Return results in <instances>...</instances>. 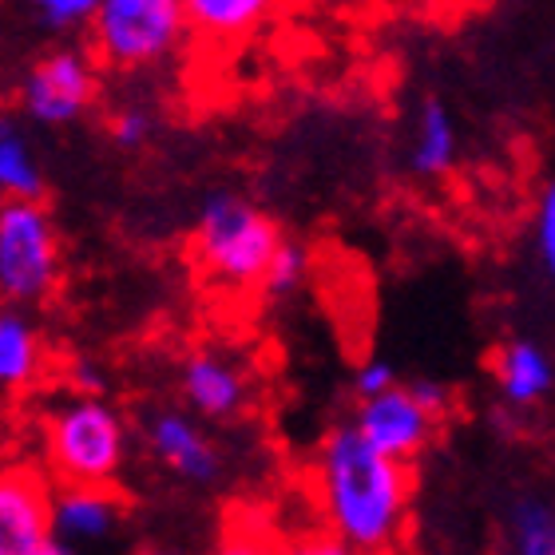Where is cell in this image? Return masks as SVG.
<instances>
[{
  "mask_svg": "<svg viewBox=\"0 0 555 555\" xmlns=\"http://www.w3.org/2000/svg\"><path fill=\"white\" fill-rule=\"evenodd\" d=\"M313 488L341 547L389 552L409 535L416 500L413 464L389 461L361 437L353 421L322 437L313 456Z\"/></svg>",
  "mask_w": 555,
  "mask_h": 555,
  "instance_id": "obj_1",
  "label": "cell"
},
{
  "mask_svg": "<svg viewBox=\"0 0 555 555\" xmlns=\"http://www.w3.org/2000/svg\"><path fill=\"white\" fill-rule=\"evenodd\" d=\"M151 135H155V116H151L147 107L124 104L107 119V139H112L119 151H139Z\"/></svg>",
  "mask_w": 555,
  "mask_h": 555,
  "instance_id": "obj_19",
  "label": "cell"
},
{
  "mask_svg": "<svg viewBox=\"0 0 555 555\" xmlns=\"http://www.w3.org/2000/svg\"><path fill=\"white\" fill-rule=\"evenodd\" d=\"M282 0H183L186 28L210 44H234L258 33Z\"/></svg>",
  "mask_w": 555,
  "mask_h": 555,
  "instance_id": "obj_14",
  "label": "cell"
},
{
  "mask_svg": "<svg viewBox=\"0 0 555 555\" xmlns=\"http://www.w3.org/2000/svg\"><path fill=\"white\" fill-rule=\"evenodd\" d=\"M353 428L389 461L416 464L433 449L440 421H433L425 409L416 405V397L409 393L405 382H397L382 393L361 397L358 413H353Z\"/></svg>",
  "mask_w": 555,
  "mask_h": 555,
  "instance_id": "obj_8",
  "label": "cell"
},
{
  "mask_svg": "<svg viewBox=\"0 0 555 555\" xmlns=\"http://www.w3.org/2000/svg\"><path fill=\"white\" fill-rule=\"evenodd\" d=\"M64 278V246L40 198H0V301L40 306Z\"/></svg>",
  "mask_w": 555,
  "mask_h": 555,
  "instance_id": "obj_5",
  "label": "cell"
},
{
  "mask_svg": "<svg viewBox=\"0 0 555 555\" xmlns=\"http://www.w3.org/2000/svg\"><path fill=\"white\" fill-rule=\"evenodd\" d=\"M68 389L83 397H107V373L88 358H76L68 365Z\"/></svg>",
  "mask_w": 555,
  "mask_h": 555,
  "instance_id": "obj_24",
  "label": "cell"
},
{
  "mask_svg": "<svg viewBox=\"0 0 555 555\" xmlns=\"http://www.w3.org/2000/svg\"><path fill=\"white\" fill-rule=\"evenodd\" d=\"M143 440L155 461L186 485L210 488L222 476V452L207 428L183 409H155L143 421Z\"/></svg>",
  "mask_w": 555,
  "mask_h": 555,
  "instance_id": "obj_9",
  "label": "cell"
},
{
  "mask_svg": "<svg viewBox=\"0 0 555 555\" xmlns=\"http://www.w3.org/2000/svg\"><path fill=\"white\" fill-rule=\"evenodd\" d=\"M492 377H496L500 401L508 409H535L552 397L555 370L552 353H547L535 337H508L500 341L492 353Z\"/></svg>",
  "mask_w": 555,
  "mask_h": 555,
  "instance_id": "obj_12",
  "label": "cell"
},
{
  "mask_svg": "<svg viewBox=\"0 0 555 555\" xmlns=\"http://www.w3.org/2000/svg\"><path fill=\"white\" fill-rule=\"evenodd\" d=\"M92 52L100 68L147 72L159 68L186 44L183 0H95L88 16Z\"/></svg>",
  "mask_w": 555,
  "mask_h": 555,
  "instance_id": "obj_4",
  "label": "cell"
},
{
  "mask_svg": "<svg viewBox=\"0 0 555 555\" xmlns=\"http://www.w3.org/2000/svg\"><path fill=\"white\" fill-rule=\"evenodd\" d=\"M179 393L186 409L203 421H238L250 409V377L231 358L198 349L179 365Z\"/></svg>",
  "mask_w": 555,
  "mask_h": 555,
  "instance_id": "obj_10",
  "label": "cell"
},
{
  "mask_svg": "<svg viewBox=\"0 0 555 555\" xmlns=\"http://www.w3.org/2000/svg\"><path fill=\"white\" fill-rule=\"evenodd\" d=\"M124 496L112 485H60L52 492V535L76 552V544L112 540L124 524Z\"/></svg>",
  "mask_w": 555,
  "mask_h": 555,
  "instance_id": "obj_11",
  "label": "cell"
},
{
  "mask_svg": "<svg viewBox=\"0 0 555 555\" xmlns=\"http://www.w3.org/2000/svg\"><path fill=\"white\" fill-rule=\"evenodd\" d=\"M461 155V135H456V119L440 100H425L421 116H416L413 147H409V167L421 179H444L456 167Z\"/></svg>",
  "mask_w": 555,
  "mask_h": 555,
  "instance_id": "obj_15",
  "label": "cell"
},
{
  "mask_svg": "<svg viewBox=\"0 0 555 555\" xmlns=\"http://www.w3.org/2000/svg\"><path fill=\"white\" fill-rule=\"evenodd\" d=\"M44 370V334L24 306L0 301V397L33 389Z\"/></svg>",
  "mask_w": 555,
  "mask_h": 555,
  "instance_id": "obj_13",
  "label": "cell"
},
{
  "mask_svg": "<svg viewBox=\"0 0 555 555\" xmlns=\"http://www.w3.org/2000/svg\"><path fill=\"white\" fill-rule=\"evenodd\" d=\"M44 456L60 485H116L128 464V421L107 397L72 393L44 416Z\"/></svg>",
  "mask_w": 555,
  "mask_h": 555,
  "instance_id": "obj_3",
  "label": "cell"
},
{
  "mask_svg": "<svg viewBox=\"0 0 555 555\" xmlns=\"http://www.w3.org/2000/svg\"><path fill=\"white\" fill-rule=\"evenodd\" d=\"M100 100V64L88 48L60 44L24 72L21 107L40 128L80 124Z\"/></svg>",
  "mask_w": 555,
  "mask_h": 555,
  "instance_id": "obj_6",
  "label": "cell"
},
{
  "mask_svg": "<svg viewBox=\"0 0 555 555\" xmlns=\"http://www.w3.org/2000/svg\"><path fill=\"white\" fill-rule=\"evenodd\" d=\"M310 267H313V258H310V250H306V243H298V238H282L255 289L267 301H286L306 286Z\"/></svg>",
  "mask_w": 555,
  "mask_h": 555,
  "instance_id": "obj_18",
  "label": "cell"
},
{
  "mask_svg": "<svg viewBox=\"0 0 555 555\" xmlns=\"http://www.w3.org/2000/svg\"><path fill=\"white\" fill-rule=\"evenodd\" d=\"M409 385V393L416 397V405L425 409L433 421H444V416L452 413V389L444 382H437V377H413Z\"/></svg>",
  "mask_w": 555,
  "mask_h": 555,
  "instance_id": "obj_22",
  "label": "cell"
},
{
  "mask_svg": "<svg viewBox=\"0 0 555 555\" xmlns=\"http://www.w3.org/2000/svg\"><path fill=\"white\" fill-rule=\"evenodd\" d=\"M401 377H397V370L389 365V361H365V365H358V373H353V393L358 397H373L382 393V389H389V385H397Z\"/></svg>",
  "mask_w": 555,
  "mask_h": 555,
  "instance_id": "obj_23",
  "label": "cell"
},
{
  "mask_svg": "<svg viewBox=\"0 0 555 555\" xmlns=\"http://www.w3.org/2000/svg\"><path fill=\"white\" fill-rule=\"evenodd\" d=\"M0 198H44V167L24 124L0 112Z\"/></svg>",
  "mask_w": 555,
  "mask_h": 555,
  "instance_id": "obj_16",
  "label": "cell"
},
{
  "mask_svg": "<svg viewBox=\"0 0 555 555\" xmlns=\"http://www.w3.org/2000/svg\"><path fill=\"white\" fill-rule=\"evenodd\" d=\"M72 552L52 535V488L40 468H0V555H64Z\"/></svg>",
  "mask_w": 555,
  "mask_h": 555,
  "instance_id": "obj_7",
  "label": "cell"
},
{
  "mask_svg": "<svg viewBox=\"0 0 555 555\" xmlns=\"http://www.w3.org/2000/svg\"><path fill=\"white\" fill-rule=\"evenodd\" d=\"M28 9L40 16V24L44 28H52V33H68V28H80V24H88V16H92L95 0H24Z\"/></svg>",
  "mask_w": 555,
  "mask_h": 555,
  "instance_id": "obj_20",
  "label": "cell"
},
{
  "mask_svg": "<svg viewBox=\"0 0 555 555\" xmlns=\"http://www.w3.org/2000/svg\"><path fill=\"white\" fill-rule=\"evenodd\" d=\"M504 540L516 555H555V512L544 496L524 492L504 512Z\"/></svg>",
  "mask_w": 555,
  "mask_h": 555,
  "instance_id": "obj_17",
  "label": "cell"
},
{
  "mask_svg": "<svg viewBox=\"0 0 555 555\" xmlns=\"http://www.w3.org/2000/svg\"><path fill=\"white\" fill-rule=\"evenodd\" d=\"M532 238H535V258H540V267H544V274H552L555 270V186L552 183H544V191H540Z\"/></svg>",
  "mask_w": 555,
  "mask_h": 555,
  "instance_id": "obj_21",
  "label": "cell"
},
{
  "mask_svg": "<svg viewBox=\"0 0 555 555\" xmlns=\"http://www.w3.org/2000/svg\"><path fill=\"white\" fill-rule=\"evenodd\" d=\"M286 234L267 210L238 191H210L195 215L191 258L195 267L231 289H255Z\"/></svg>",
  "mask_w": 555,
  "mask_h": 555,
  "instance_id": "obj_2",
  "label": "cell"
}]
</instances>
